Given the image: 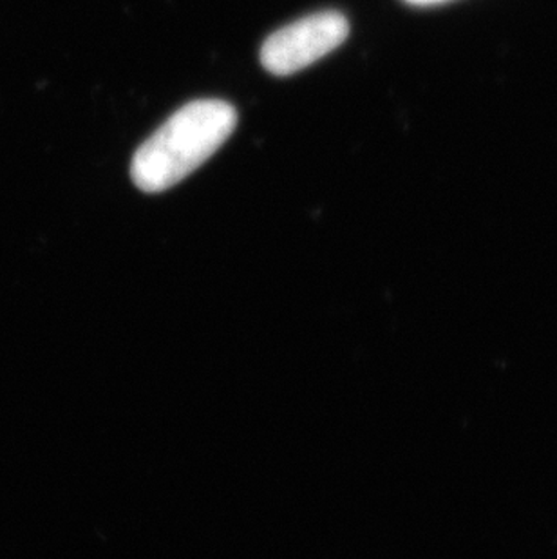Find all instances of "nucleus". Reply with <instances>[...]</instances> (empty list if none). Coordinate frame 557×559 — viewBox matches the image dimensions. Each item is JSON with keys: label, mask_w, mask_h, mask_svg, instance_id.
<instances>
[{"label": "nucleus", "mask_w": 557, "mask_h": 559, "mask_svg": "<svg viewBox=\"0 0 557 559\" xmlns=\"http://www.w3.org/2000/svg\"><path fill=\"white\" fill-rule=\"evenodd\" d=\"M236 126L237 111L228 102H190L138 148L131 165L134 186L149 194L178 186L222 147Z\"/></svg>", "instance_id": "nucleus-1"}, {"label": "nucleus", "mask_w": 557, "mask_h": 559, "mask_svg": "<svg viewBox=\"0 0 557 559\" xmlns=\"http://www.w3.org/2000/svg\"><path fill=\"white\" fill-rule=\"evenodd\" d=\"M347 35L346 16L339 11H319L272 33L261 48V63L277 76L299 73L332 53Z\"/></svg>", "instance_id": "nucleus-2"}, {"label": "nucleus", "mask_w": 557, "mask_h": 559, "mask_svg": "<svg viewBox=\"0 0 557 559\" xmlns=\"http://www.w3.org/2000/svg\"><path fill=\"white\" fill-rule=\"evenodd\" d=\"M411 4H432V2H438V0H407Z\"/></svg>", "instance_id": "nucleus-3"}]
</instances>
